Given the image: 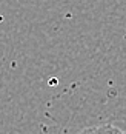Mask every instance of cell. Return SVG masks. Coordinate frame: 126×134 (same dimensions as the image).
<instances>
[{
  "instance_id": "6da1fadb",
  "label": "cell",
  "mask_w": 126,
  "mask_h": 134,
  "mask_svg": "<svg viewBox=\"0 0 126 134\" xmlns=\"http://www.w3.org/2000/svg\"><path fill=\"white\" fill-rule=\"evenodd\" d=\"M79 134H126L122 128L112 125V123H101V125H94L82 130Z\"/></svg>"
}]
</instances>
